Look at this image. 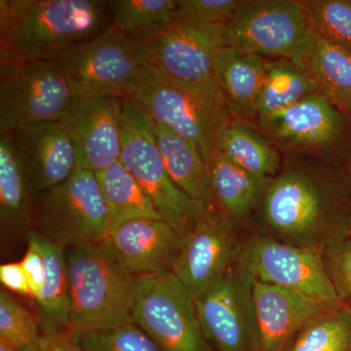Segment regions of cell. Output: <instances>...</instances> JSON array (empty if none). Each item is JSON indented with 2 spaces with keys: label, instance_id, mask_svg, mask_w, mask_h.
<instances>
[{
  "label": "cell",
  "instance_id": "obj_36",
  "mask_svg": "<svg viewBox=\"0 0 351 351\" xmlns=\"http://www.w3.org/2000/svg\"><path fill=\"white\" fill-rule=\"evenodd\" d=\"M29 246L24 257L20 261L32 291V299L36 301L43 291L46 276V265L43 253L38 245L29 237Z\"/></svg>",
  "mask_w": 351,
  "mask_h": 351
},
{
  "label": "cell",
  "instance_id": "obj_29",
  "mask_svg": "<svg viewBox=\"0 0 351 351\" xmlns=\"http://www.w3.org/2000/svg\"><path fill=\"white\" fill-rule=\"evenodd\" d=\"M110 24L135 39L160 34L178 20V0H110Z\"/></svg>",
  "mask_w": 351,
  "mask_h": 351
},
{
  "label": "cell",
  "instance_id": "obj_41",
  "mask_svg": "<svg viewBox=\"0 0 351 351\" xmlns=\"http://www.w3.org/2000/svg\"><path fill=\"white\" fill-rule=\"evenodd\" d=\"M350 184H351V159L350 163Z\"/></svg>",
  "mask_w": 351,
  "mask_h": 351
},
{
  "label": "cell",
  "instance_id": "obj_38",
  "mask_svg": "<svg viewBox=\"0 0 351 351\" xmlns=\"http://www.w3.org/2000/svg\"><path fill=\"white\" fill-rule=\"evenodd\" d=\"M38 351H82L76 335L69 331L44 335L43 345Z\"/></svg>",
  "mask_w": 351,
  "mask_h": 351
},
{
  "label": "cell",
  "instance_id": "obj_26",
  "mask_svg": "<svg viewBox=\"0 0 351 351\" xmlns=\"http://www.w3.org/2000/svg\"><path fill=\"white\" fill-rule=\"evenodd\" d=\"M219 151L235 165L262 179L270 180L281 170L283 156L256 127L228 119L221 131Z\"/></svg>",
  "mask_w": 351,
  "mask_h": 351
},
{
  "label": "cell",
  "instance_id": "obj_25",
  "mask_svg": "<svg viewBox=\"0 0 351 351\" xmlns=\"http://www.w3.org/2000/svg\"><path fill=\"white\" fill-rule=\"evenodd\" d=\"M34 193L10 133L0 134V218L11 232H23L34 223Z\"/></svg>",
  "mask_w": 351,
  "mask_h": 351
},
{
  "label": "cell",
  "instance_id": "obj_5",
  "mask_svg": "<svg viewBox=\"0 0 351 351\" xmlns=\"http://www.w3.org/2000/svg\"><path fill=\"white\" fill-rule=\"evenodd\" d=\"M120 161L137 180L163 221L184 239L211 210L189 197L171 179L149 117L131 99L120 98Z\"/></svg>",
  "mask_w": 351,
  "mask_h": 351
},
{
  "label": "cell",
  "instance_id": "obj_20",
  "mask_svg": "<svg viewBox=\"0 0 351 351\" xmlns=\"http://www.w3.org/2000/svg\"><path fill=\"white\" fill-rule=\"evenodd\" d=\"M265 58L245 54L228 47L221 52L217 66V82L228 119L257 128V108L263 78Z\"/></svg>",
  "mask_w": 351,
  "mask_h": 351
},
{
  "label": "cell",
  "instance_id": "obj_15",
  "mask_svg": "<svg viewBox=\"0 0 351 351\" xmlns=\"http://www.w3.org/2000/svg\"><path fill=\"white\" fill-rule=\"evenodd\" d=\"M205 338L219 351H249L252 322L249 281L232 267L219 280L195 298Z\"/></svg>",
  "mask_w": 351,
  "mask_h": 351
},
{
  "label": "cell",
  "instance_id": "obj_32",
  "mask_svg": "<svg viewBox=\"0 0 351 351\" xmlns=\"http://www.w3.org/2000/svg\"><path fill=\"white\" fill-rule=\"evenodd\" d=\"M43 339L38 317L7 291H0V339L18 351H38Z\"/></svg>",
  "mask_w": 351,
  "mask_h": 351
},
{
  "label": "cell",
  "instance_id": "obj_23",
  "mask_svg": "<svg viewBox=\"0 0 351 351\" xmlns=\"http://www.w3.org/2000/svg\"><path fill=\"white\" fill-rule=\"evenodd\" d=\"M301 66L318 92L351 123V52L313 34Z\"/></svg>",
  "mask_w": 351,
  "mask_h": 351
},
{
  "label": "cell",
  "instance_id": "obj_22",
  "mask_svg": "<svg viewBox=\"0 0 351 351\" xmlns=\"http://www.w3.org/2000/svg\"><path fill=\"white\" fill-rule=\"evenodd\" d=\"M43 253L46 276L43 291L36 300L38 319L43 335L66 331L71 316V291L66 247L38 232H27Z\"/></svg>",
  "mask_w": 351,
  "mask_h": 351
},
{
  "label": "cell",
  "instance_id": "obj_14",
  "mask_svg": "<svg viewBox=\"0 0 351 351\" xmlns=\"http://www.w3.org/2000/svg\"><path fill=\"white\" fill-rule=\"evenodd\" d=\"M248 281L252 348L256 351H285L309 321L335 307L288 289L249 277Z\"/></svg>",
  "mask_w": 351,
  "mask_h": 351
},
{
  "label": "cell",
  "instance_id": "obj_35",
  "mask_svg": "<svg viewBox=\"0 0 351 351\" xmlns=\"http://www.w3.org/2000/svg\"><path fill=\"white\" fill-rule=\"evenodd\" d=\"M330 277L341 299L351 300V241L341 242L330 255Z\"/></svg>",
  "mask_w": 351,
  "mask_h": 351
},
{
  "label": "cell",
  "instance_id": "obj_31",
  "mask_svg": "<svg viewBox=\"0 0 351 351\" xmlns=\"http://www.w3.org/2000/svg\"><path fill=\"white\" fill-rule=\"evenodd\" d=\"M314 34L351 52V0H300Z\"/></svg>",
  "mask_w": 351,
  "mask_h": 351
},
{
  "label": "cell",
  "instance_id": "obj_1",
  "mask_svg": "<svg viewBox=\"0 0 351 351\" xmlns=\"http://www.w3.org/2000/svg\"><path fill=\"white\" fill-rule=\"evenodd\" d=\"M110 25L108 1L0 0V64L55 61Z\"/></svg>",
  "mask_w": 351,
  "mask_h": 351
},
{
  "label": "cell",
  "instance_id": "obj_13",
  "mask_svg": "<svg viewBox=\"0 0 351 351\" xmlns=\"http://www.w3.org/2000/svg\"><path fill=\"white\" fill-rule=\"evenodd\" d=\"M138 43L151 73L189 85L216 83L219 56L228 47L226 25L188 20Z\"/></svg>",
  "mask_w": 351,
  "mask_h": 351
},
{
  "label": "cell",
  "instance_id": "obj_30",
  "mask_svg": "<svg viewBox=\"0 0 351 351\" xmlns=\"http://www.w3.org/2000/svg\"><path fill=\"white\" fill-rule=\"evenodd\" d=\"M289 351H351V313L327 309L302 328Z\"/></svg>",
  "mask_w": 351,
  "mask_h": 351
},
{
  "label": "cell",
  "instance_id": "obj_12",
  "mask_svg": "<svg viewBox=\"0 0 351 351\" xmlns=\"http://www.w3.org/2000/svg\"><path fill=\"white\" fill-rule=\"evenodd\" d=\"M132 319L161 351H208L195 298L173 272L138 276Z\"/></svg>",
  "mask_w": 351,
  "mask_h": 351
},
{
  "label": "cell",
  "instance_id": "obj_6",
  "mask_svg": "<svg viewBox=\"0 0 351 351\" xmlns=\"http://www.w3.org/2000/svg\"><path fill=\"white\" fill-rule=\"evenodd\" d=\"M55 62L75 97L129 98L147 71L140 44L112 24L69 48Z\"/></svg>",
  "mask_w": 351,
  "mask_h": 351
},
{
  "label": "cell",
  "instance_id": "obj_10",
  "mask_svg": "<svg viewBox=\"0 0 351 351\" xmlns=\"http://www.w3.org/2000/svg\"><path fill=\"white\" fill-rule=\"evenodd\" d=\"M239 269L249 278L271 284L308 299L338 306L341 299L317 246H300L256 237L235 251Z\"/></svg>",
  "mask_w": 351,
  "mask_h": 351
},
{
  "label": "cell",
  "instance_id": "obj_34",
  "mask_svg": "<svg viewBox=\"0 0 351 351\" xmlns=\"http://www.w3.org/2000/svg\"><path fill=\"white\" fill-rule=\"evenodd\" d=\"M245 0H178V20L226 25Z\"/></svg>",
  "mask_w": 351,
  "mask_h": 351
},
{
  "label": "cell",
  "instance_id": "obj_17",
  "mask_svg": "<svg viewBox=\"0 0 351 351\" xmlns=\"http://www.w3.org/2000/svg\"><path fill=\"white\" fill-rule=\"evenodd\" d=\"M232 221L208 211L182 239L173 274L193 298L204 292L232 267L235 257Z\"/></svg>",
  "mask_w": 351,
  "mask_h": 351
},
{
  "label": "cell",
  "instance_id": "obj_39",
  "mask_svg": "<svg viewBox=\"0 0 351 351\" xmlns=\"http://www.w3.org/2000/svg\"><path fill=\"white\" fill-rule=\"evenodd\" d=\"M0 351H18L14 346L0 339Z\"/></svg>",
  "mask_w": 351,
  "mask_h": 351
},
{
  "label": "cell",
  "instance_id": "obj_28",
  "mask_svg": "<svg viewBox=\"0 0 351 351\" xmlns=\"http://www.w3.org/2000/svg\"><path fill=\"white\" fill-rule=\"evenodd\" d=\"M316 93H319L317 88L301 66L288 59H265L257 125L262 120Z\"/></svg>",
  "mask_w": 351,
  "mask_h": 351
},
{
  "label": "cell",
  "instance_id": "obj_19",
  "mask_svg": "<svg viewBox=\"0 0 351 351\" xmlns=\"http://www.w3.org/2000/svg\"><path fill=\"white\" fill-rule=\"evenodd\" d=\"M105 240L120 263L137 276L172 272L182 247V237L163 219L127 221Z\"/></svg>",
  "mask_w": 351,
  "mask_h": 351
},
{
  "label": "cell",
  "instance_id": "obj_18",
  "mask_svg": "<svg viewBox=\"0 0 351 351\" xmlns=\"http://www.w3.org/2000/svg\"><path fill=\"white\" fill-rule=\"evenodd\" d=\"M10 134L34 195L59 186L77 167L75 145L63 122H43Z\"/></svg>",
  "mask_w": 351,
  "mask_h": 351
},
{
  "label": "cell",
  "instance_id": "obj_16",
  "mask_svg": "<svg viewBox=\"0 0 351 351\" xmlns=\"http://www.w3.org/2000/svg\"><path fill=\"white\" fill-rule=\"evenodd\" d=\"M61 121L75 145L77 167L97 173L119 160L120 98L75 97Z\"/></svg>",
  "mask_w": 351,
  "mask_h": 351
},
{
  "label": "cell",
  "instance_id": "obj_7",
  "mask_svg": "<svg viewBox=\"0 0 351 351\" xmlns=\"http://www.w3.org/2000/svg\"><path fill=\"white\" fill-rule=\"evenodd\" d=\"M257 129L283 156H302L329 164L348 154L351 123L320 93L258 122Z\"/></svg>",
  "mask_w": 351,
  "mask_h": 351
},
{
  "label": "cell",
  "instance_id": "obj_27",
  "mask_svg": "<svg viewBox=\"0 0 351 351\" xmlns=\"http://www.w3.org/2000/svg\"><path fill=\"white\" fill-rule=\"evenodd\" d=\"M95 174L107 207L108 234L117 226L133 219H162L144 189L120 159Z\"/></svg>",
  "mask_w": 351,
  "mask_h": 351
},
{
  "label": "cell",
  "instance_id": "obj_33",
  "mask_svg": "<svg viewBox=\"0 0 351 351\" xmlns=\"http://www.w3.org/2000/svg\"><path fill=\"white\" fill-rule=\"evenodd\" d=\"M82 351H161L134 321L77 336Z\"/></svg>",
  "mask_w": 351,
  "mask_h": 351
},
{
  "label": "cell",
  "instance_id": "obj_11",
  "mask_svg": "<svg viewBox=\"0 0 351 351\" xmlns=\"http://www.w3.org/2000/svg\"><path fill=\"white\" fill-rule=\"evenodd\" d=\"M228 46L301 66L313 32L300 0H245L226 25Z\"/></svg>",
  "mask_w": 351,
  "mask_h": 351
},
{
  "label": "cell",
  "instance_id": "obj_2",
  "mask_svg": "<svg viewBox=\"0 0 351 351\" xmlns=\"http://www.w3.org/2000/svg\"><path fill=\"white\" fill-rule=\"evenodd\" d=\"M332 164L302 156H283L281 170L261 198L265 225L287 243L314 244L343 218L345 191Z\"/></svg>",
  "mask_w": 351,
  "mask_h": 351
},
{
  "label": "cell",
  "instance_id": "obj_37",
  "mask_svg": "<svg viewBox=\"0 0 351 351\" xmlns=\"http://www.w3.org/2000/svg\"><path fill=\"white\" fill-rule=\"evenodd\" d=\"M0 281L2 285L17 294L32 298L31 287L20 262L4 263L0 267Z\"/></svg>",
  "mask_w": 351,
  "mask_h": 351
},
{
  "label": "cell",
  "instance_id": "obj_4",
  "mask_svg": "<svg viewBox=\"0 0 351 351\" xmlns=\"http://www.w3.org/2000/svg\"><path fill=\"white\" fill-rule=\"evenodd\" d=\"M129 99L152 119L195 145L206 164L219 151L228 115L218 82L184 84L147 69Z\"/></svg>",
  "mask_w": 351,
  "mask_h": 351
},
{
  "label": "cell",
  "instance_id": "obj_40",
  "mask_svg": "<svg viewBox=\"0 0 351 351\" xmlns=\"http://www.w3.org/2000/svg\"><path fill=\"white\" fill-rule=\"evenodd\" d=\"M346 225H348V230H350L351 233V214L348 217V219H346Z\"/></svg>",
  "mask_w": 351,
  "mask_h": 351
},
{
  "label": "cell",
  "instance_id": "obj_9",
  "mask_svg": "<svg viewBox=\"0 0 351 351\" xmlns=\"http://www.w3.org/2000/svg\"><path fill=\"white\" fill-rule=\"evenodd\" d=\"M75 97L55 61L0 64V134L61 121Z\"/></svg>",
  "mask_w": 351,
  "mask_h": 351
},
{
  "label": "cell",
  "instance_id": "obj_3",
  "mask_svg": "<svg viewBox=\"0 0 351 351\" xmlns=\"http://www.w3.org/2000/svg\"><path fill=\"white\" fill-rule=\"evenodd\" d=\"M71 334L110 329L133 321L138 276L126 269L106 240L66 247Z\"/></svg>",
  "mask_w": 351,
  "mask_h": 351
},
{
  "label": "cell",
  "instance_id": "obj_24",
  "mask_svg": "<svg viewBox=\"0 0 351 351\" xmlns=\"http://www.w3.org/2000/svg\"><path fill=\"white\" fill-rule=\"evenodd\" d=\"M207 167L219 212L232 221L250 213L270 181L242 169L219 151L211 157Z\"/></svg>",
  "mask_w": 351,
  "mask_h": 351
},
{
  "label": "cell",
  "instance_id": "obj_21",
  "mask_svg": "<svg viewBox=\"0 0 351 351\" xmlns=\"http://www.w3.org/2000/svg\"><path fill=\"white\" fill-rule=\"evenodd\" d=\"M147 117L164 165L173 182L189 197L203 203L211 211L219 212L207 164L197 147L149 115Z\"/></svg>",
  "mask_w": 351,
  "mask_h": 351
},
{
  "label": "cell",
  "instance_id": "obj_8",
  "mask_svg": "<svg viewBox=\"0 0 351 351\" xmlns=\"http://www.w3.org/2000/svg\"><path fill=\"white\" fill-rule=\"evenodd\" d=\"M34 223L64 247L99 243L108 235V213L96 174L76 167L66 181L34 195Z\"/></svg>",
  "mask_w": 351,
  "mask_h": 351
}]
</instances>
